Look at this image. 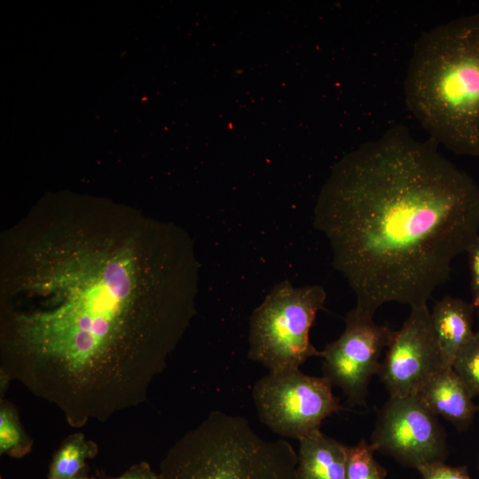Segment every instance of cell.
<instances>
[{"instance_id": "cell-1", "label": "cell", "mask_w": 479, "mask_h": 479, "mask_svg": "<svg viewBox=\"0 0 479 479\" xmlns=\"http://www.w3.org/2000/svg\"><path fill=\"white\" fill-rule=\"evenodd\" d=\"M51 283L44 299L9 309L1 391L17 381L75 428L144 404L192 304L138 299L123 253L78 257Z\"/></svg>"}, {"instance_id": "cell-2", "label": "cell", "mask_w": 479, "mask_h": 479, "mask_svg": "<svg viewBox=\"0 0 479 479\" xmlns=\"http://www.w3.org/2000/svg\"><path fill=\"white\" fill-rule=\"evenodd\" d=\"M314 226L356 308L373 316L387 302L426 305L479 234V185L436 142L395 125L335 168Z\"/></svg>"}, {"instance_id": "cell-3", "label": "cell", "mask_w": 479, "mask_h": 479, "mask_svg": "<svg viewBox=\"0 0 479 479\" xmlns=\"http://www.w3.org/2000/svg\"><path fill=\"white\" fill-rule=\"evenodd\" d=\"M404 88L410 112L431 140L479 157V12L422 34Z\"/></svg>"}, {"instance_id": "cell-4", "label": "cell", "mask_w": 479, "mask_h": 479, "mask_svg": "<svg viewBox=\"0 0 479 479\" xmlns=\"http://www.w3.org/2000/svg\"><path fill=\"white\" fill-rule=\"evenodd\" d=\"M298 455L286 440L261 437L248 421L211 412L168 451L159 479H297Z\"/></svg>"}, {"instance_id": "cell-5", "label": "cell", "mask_w": 479, "mask_h": 479, "mask_svg": "<svg viewBox=\"0 0 479 479\" xmlns=\"http://www.w3.org/2000/svg\"><path fill=\"white\" fill-rule=\"evenodd\" d=\"M326 298L318 285L277 284L250 317L248 357L269 371H280L298 369L310 357H320L310 330Z\"/></svg>"}, {"instance_id": "cell-6", "label": "cell", "mask_w": 479, "mask_h": 479, "mask_svg": "<svg viewBox=\"0 0 479 479\" xmlns=\"http://www.w3.org/2000/svg\"><path fill=\"white\" fill-rule=\"evenodd\" d=\"M324 376L298 369L269 371L256 381L253 400L259 420L274 433L298 441L319 430L322 422L343 407Z\"/></svg>"}, {"instance_id": "cell-7", "label": "cell", "mask_w": 479, "mask_h": 479, "mask_svg": "<svg viewBox=\"0 0 479 479\" xmlns=\"http://www.w3.org/2000/svg\"><path fill=\"white\" fill-rule=\"evenodd\" d=\"M373 318L355 307L346 315L342 334L320 354L323 376L342 389L351 405H365L369 383L380 369L381 354L395 332Z\"/></svg>"}, {"instance_id": "cell-8", "label": "cell", "mask_w": 479, "mask_h": 479, "mask_svg": "<svg viewBox=\"0 0 479 479\" xmlns=\"http://www.w3.org/2000/svg\"><path fill=\"white\" fill-rule=\"evenodd\" d=\"M406 467L444 462L446 435L417 396L389 397L378 412L370 443Z\"/></svg>"}, {"instance_id": "cell-9", "label": "cell", "mask_w": 479, "mask_h": 479, "mask_svg": "<svg viewBox=\"0 0 479 479\" xmlns=\"http://www.w3.org/2000/svg\"><path fill=\"white\" fill-rule=\"evenodd\" d=\"M428 305L411 308L394 332L378 375L389 397L415 396L443 368Z\"/></svg>"}, {"instance_id": "cell-10", "label": "cell", "mask_w": 479, "mask_h": 479, "mask_svg": "<svg viewBox=\"0 0 479 479\" xmlns=\"http://www.w3.org/2000/svg\"><path fill=\"white\" fill-rule=\"evenodd\" d=\"M436 416L467 429L479 411L468 388L452 367H443L415 395Z\"/></svg>"}, {"instance_id": "cell-11", "label": "cell", "mask_w": 479, "mask_h": 479, "mask_svg": "<svg viewBox=\"0 0 479 479\" xmlns=\"http://www.w3.org/2000/svg\"><path fill=\"white\" fill-rule=\"evenodd\" d=\"M475 307L460 298L446 295L430 311L432 328L444 367H452L459 352L473 337Z\"/></svg>"}, {"instance_id": "cell-12", "label": "cell", "mask_w": 479, "mask_h": 479, "mask_svg": "<svg viewBox=\"0 0 479 479\" xmlns=\"http://www.w3.org/2000/svg\"><path fill=\"white\" fill-rule=\"evenodd\" d=\"M299 444L297 479H345L346 445L320 429Z\"/></svg>"}, {"instance_id": "cell-13", "label": "cell", "mask_w": 479, "mask_h": 479, "mask_svg": "<svg viewBox=\"0 0 479 479\" xmlns=\"http://www.w3.org/2000/svg\"><path fill=\"white\" fill-rule=\"evenodd\" d=\"M97 444L82 433H74L63 440L54 452L47 479H70L89 469L87 461L98 454Z\"/></svg>"}, {"instance_id": "cell-14", "label": "cell", "mask_w": 479, "mask_h": 479, "mask_svg": "<svg viewBox=\"0 0 479 479\" xmlns=\"http://www.w3.org/2000/svg\"><path fill=\"white\" fill-rule=\"evenodd\" d=\"M33 440L24 431L15 408L0 401V454L20 459L31 450Z\"/></svg>"}, {"instance_id": "cell-15", "label": "cell", "mask_w": 479, "mask_h": 479, "mask_svg": "<svg viewBox=\"0 0 479 479\" xmlns=\"http://www.w3.org/2000/svg\"><path fill=\"white\" fill-rule=\"evenodd\" d=\"M374 447L365 440L346 445L345 479H385L386 471L375 459Z\"/></svg>"}, {"instance_id": "cell-16", "label": "cell", "mask_w": 479, "mask_h": 479, "mask_svg": "<svg viewBox=\"0 0 479 479\" xmlns=\"http://www.w3.org/2000/svg\"><path fill=\"white\" fill-rule=\"evenodd\" d=\"M473 397H479V328L459 352L452 365Z\"/></svg>"}, {"instance_id": "cell-17", "label": "cell", "mask_w": 479, "mask_h": 479, "mask_svg": "<svg viewBox=\"0 0 479 479\" xmlns=\"http://www.w3.org/2000/svg\"><path fill=\"white\" fill-rule=\"evenodd\" d=\"M417 470L422 479H471L465 467H452L444 462L424 465Z\"/></svg>"}, {"instance_id": "cell-18", "label": "cell", "mask_w": 479, "mask_h": 479, "mask_svg": "<svg viewBox=\"0 0 479 479\" xmlns=\"http://www.w3.org/2000/svg\"><path fill=\"white\" fill-rule=\"evenodd\" d=\"M471 278L472 304L479 315V234L466 251Z\"/></svg>"}, {"instance_id": "cell-19", "label": "cell", "mask_w": 479, "mask_h": 479, "mask_svg": "<svg viewBox=\"0 0 479 479\" xmlns=\"http://www.w3.org/2000/svg\"><path fill=\"white\" fill-rule=\"evenodd\" d=\"M91 479H159V476L148 462L140 461L130 467L119 476H109L104 471L98 470Z\"/></svg>"}, {"instance_id": "cell-20", "label": "cell", "mask_w": 479, "mask_h": 479, "mask_svg": "<svg viewBox=\"0 0 479 479\" xmlns=\"http://www.w3.org/2000/svg\"><path fill=\"white\" fill-rule=\"evenodd\" d=\"M70 479H91V477L89 476V469H86L82 473Z\"/></svg>"}, {"instance_id": "cell-21", "label": "cell", "mask_w": 479, "mask_h": 479, "mask_svg": "<svg viewBox=\"0 0 479 479\" xmlns=\"http://www.w3.org/2000/svg\"><path fill=\"white\" fill-rule=\"evenodd\" d=\"M0 479H3V477L1 476Z\"/></svg>"}]
</instances>
